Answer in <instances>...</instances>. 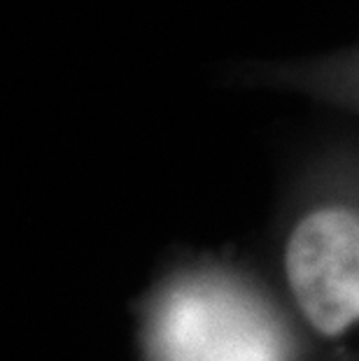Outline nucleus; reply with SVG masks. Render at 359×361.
<instances>
[{"mask_svg":"<svg viewBox=\"0 0 359 361\" xmlns=\"http://www.w3.org/2000/svg\"><path fill=\"white\" fill-rule=\"evenodd\" d=\"M273 317L231 275L194 268L164 282L147 308L152 361H282Z\"/></svg>","mask_w":359,"mask_h":361,"instance_id":"1","label":"nucleus"},{"mask_svg":"<svg viewBox=\"0 0 359 361\" xmlns=\"http://www.w3.org/2000/svg\"><path fill=\"white\" fill-rule=\"evenodd\" d=\"M287 298L322 341L359 329V187H331L292 214L280 250Z\"/></svg>","mask_w":359,"mask_h":361,"instance_id":"2","label":"nucleus"}]
</instances>
